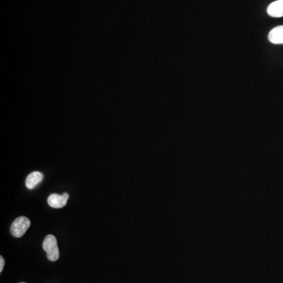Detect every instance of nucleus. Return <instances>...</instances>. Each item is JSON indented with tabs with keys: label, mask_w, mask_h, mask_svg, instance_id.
I'll return each instance as SVG.
<instances>
[{
	"label": "nucleus",
	"mask_w": 283,
	"mask_h": 283,
	"mask_svg": "<svg viewBox=\"0 0 283 283\" xmlns=\"http://www.w3.org/2000/svg\"><path fill=\"white\" fill-rule=\"evenodd\" d=\"M268 40L274 44H283V25L274 28L268 35Z\"/></svg>",
	"instance_id": "5"
},
{
	"label": "nucleus",
	"mask_w": 283,
	"mask_h": 283,
	"mask_svg": "<svg viewBox=\"0 0 283 283\" xmlns=\"http://www.w3.org/2000/svg\"><path fill=\"white\" fill-rule=\"evenodd\" d=\"M44 178V175L40 172H33L27 177L25 184L28 189H33L41 183Z\"/></svg>",
	"instance_id": "6"
},
{
	"label": "nucleus",
	"mask_w": 283,
	"mask_h": 283,
	"mask_svg": "<svg viewBox=\"0 0 283 283\" xmlns=\"http://www.w3.org/2000/svg\"><path fill=\"white\" fill-rule=\"evenodd\" d=\"M30 220L27 217H18L13 222L10 227V232L15 238L22 237L30 227Z\"/></svg>",
	"instance_id": "2"
},
{
	"label": "nucleus",
	"mask_w": 283,
	"mask_h": 283,
	"mask_svg": "<svg viewBox=\"0 0 283 283\" xmlns=\"http://www.w3.org/2000/svg\"><path fill=\"white\" fill-rule=\"evenodd\" d=\"M68 197L69 195L67 193H64L63 195L52 194L49 196L47 202L48 205L54 209H62L66 205Z\"/></svg>",
	"instance_id": "3"
},
{
	"label": "nucleus",
	"mask_w": 283,
	"mask_h": 283,
	"mask_svg": "<svg viewBox=\"0 0 283 283\" xmlns=\"http://www.w3.org/2000/svg\"><path fill=\"white\" fill-rule=\"evenodd\" d=\"M43 248L46 253L49 261H56L59 258V249L58 241L54 235H49L45 238L43 243Z\"/></svg>",
	"instance_id": "1"
},
{
	"label": "nucleus",
	"mask_w": 283,
	"mask_h": 283,
	"mask_svg": "<svg viewBox=\"0 0 283 283\" xmlns=\"http://www.w3.org/2000/svg\"><path fill=\"white\" fill-rule=\"evenodd\" d=\"M0 262H1V263H0V272H2L5 263L4 259H3V257H2V256L0 257Z\"/></svg>",
	"instance_id": "7"
},
{
	"label": "nucleus",
	"mask_w": 283,
	"mask_h": 283,
	"mask_svg": "<svg viewBox=\"0 0 283 283\" xmlns=\"http://www.w3.org/2000/svg\"><path fill=\"white\" fill-rule=\"evenodd\" d=\"M267 14L273 18L283 17V0H277L267 7Z\"/></svg>",
	"instance_id": "4"
},
{
	"label": "nucleus",
	"mask_w": 283,
	"mask_h": 283,
	"mask_svg": "<svg viewBox=\"0 0 283 283\" xmlns=\"http://www.w3.org/2000/svg\"></svg>",
	"instance_id": "8"
}]
</instances>
